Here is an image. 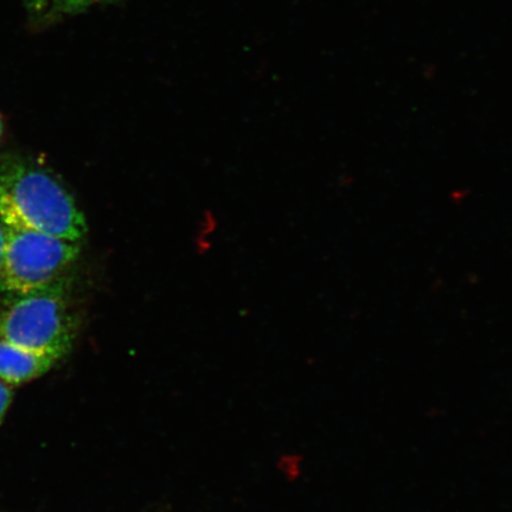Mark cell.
Instances as JSON below:
<instances>
[{"label": "cell", "instance_id": "cell-1", "mask_svg": "<svg viewBox=\"0 0 512 512\" xmlns=\"http://www.w3.org/2000/svg\"><path fill=\"white\" fill-rule=\"evenodd\" d=\"M0 220L8 228L75 242H81L88 230L85 215L62 183L27 163L0 170Z\"/></svg>", "mask_w": 512, "mask_h": 512}, {"label": "cell", "instance_id": "cell-2", "mask_svg": "<svg viewBox=\"0 0 512 512\" xmlns=\"http://www.w3.org/2000/svg\"><path fill=\"white\" fill-rule=\"evenodd\" d=\"M78 319L64 277L22 293H0V339L59 358L73 349Z\"/></svg>", "mask_w": 512, "mask_h": 512}, {"label": "cell", "instance_id": "cell-3", "mask_svg": "<svg viewBox=\"0 0 512 512\" xmlns=\"http://www.w3.org/2000/svg\"><path fill=\"white\" fill-rule=\"evenodd\" d=\"M81 253V242L6 227L0 265V293H22L67 277Z\"/></svg>", "mask_w": 512, "mask_h": 512}, {"label": "cell", "instance_id": "cell-4", "mask_svg": "<svg viewBox=\"0 0 512 512\" xmlns=\"http://www.w3.org/2000/svg\"><path fill=\"white\" fill-rule=\"evenodd\" d=\"M61 358L49 352L36 351L0 339V381L21 386L47 374Z\"/></svg>", "mask_w": 512, "mask_h": 512}, {"label": "cell", "instance_id": "cell-5", "mask_svg": "<svg viewBox=\"0 0 512 512\" xmlns=\"http://www.w3.org/2000/svg\"><path fill=\"white\" fill-rule=\"evenodd\" d=\"M99 2L101 0H54L55 10L61 14H78Z\"/></svg>", "mask_w": 512, "mask_h": 512}, {"label": "cell", "instance_id": "cell-6", "mask_svg": "<svg viewBox=\"0 0 512 512\" xmlns=\"http://www.w3.org/2000/svg\"><path fill=\"white\" fill-rule=\"evenodd\" d=\"M12 401V390L9 384L0 381V425L8 413Z\"/></svg>", "mask_w": 512, "mask_h": 512}, {"label": "cell", "instance_id": "cell-7", "mask_svg": "<svg viewBox=\"0 0 512 512\" xmlns=\"http://www.w3.org/2000/svg\"><path fill=\"white\" fill-rule=\"evenodd\" d=\"M6 243V226L2 220H0V265H2L4 251Z\"/></svg>", "mask_w": 512, "mask_h": 512}, {"label": "cell", "instance_id": "cell-8", "mask_svg": "<svg viewBox=\"0 0 512 512\" xmlns=\"http://www.w3.org/2000/svg\"><path fill=\"white\" fill-rule=\"evenodd\" d=\"M50 0H27L28 6L31 10L41 11L49 4Z\"/></svg>", "mask_w": 512, "mask_h": 512}, {"label": "cell", "instance_id": "cell-9", "mask_svg": "<svg viewBox=\"0 0 512 512\" xmlns=\"http://www.w3.org/2000/svg\"><path fill=\"white\" fill-rule=\"evenodd\" d=\"M3 128H4V123H3L2 115H0V138H2Z\"/></svg>", "mask_w": 512, "mask_h": 512}]
</instances>
